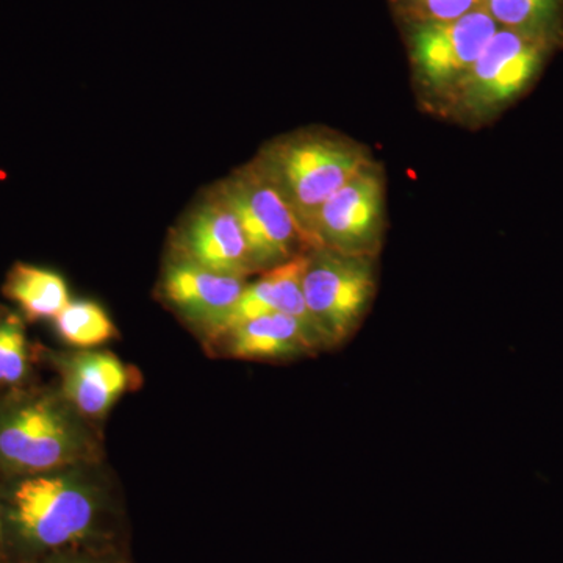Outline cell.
Returning <instances> with one entry per match:
<instances>
[{"instance_id":"1","label":"cell","mask_w":563,"mask_h":563,"mask_svg":"<svg viewBox=\"0 0 563 563\" xmlns=\"http://www.w3.org/2000/svg\"><path fill=\"white\" fill-rule=\"evenodd\" d=\"M372 162L368 151L346 136L307 131L274 140L252 163L312 240L321 207Z\"/></svg>"},{"instance_id":"2","label":"cell","mask_w":563,"mask_h":563,"mask_svg":"<svg viewBox=\"0 0 563 563\" xmlns=\"http://www.w3.org/2000/svg\"><path fill=\"white\" fill-rule=\"evenodd\" d=\"M374 262L328 247L307 252L303 298L324 346L344 342L361 325L376 292Z\"/></svg>"},{"instance_id":"3","label":"cell","mask_w":563,"mask_h":563,"mask_svg":"<svg viewBox=\"0 0 563 563\" xmlns=\"http://www.w3.org/2000/svg\"><path fill=\"white\" fill-rule=\"evenodd\" d=\"M558 41L499 27L468 76L448 101L470 121H481L512 102L536 79Z\"/></svg>"},{"instance_id":"4","label":"cell","mask_w":563,"mask_h":563,"mask_svg":"<svg viewBox=\"0 0 563 563\" xmlns=\"http://www.w3.org/2000/svg\"><path fill=\"white\" fill-rule=\"evenodd\" d=\"M218 188L239 218L257 273L313 250L298 218L254 163L232 174Z\"/></svg>"},{"instance_id":"5","label":"cell","mask_w":563,"mask_h":563,"mask_svg":"<svg viewBox=\"0 0 563 563\" xmlns=\"http://www.w3.org/2000/svg\"><path fill=\"white\" fill-rule=\"evenodd\" d=\"M404 29L415 79L426 91L450 99L499 25L487 10L477 9L455 21L426 22Z\"/></svg>"},{"instance_id":"6","label":"cell","mask_w":563,"mask_h":563,"mask_svg":"<svg viewBox=\"0 0 563 563\" xmlns=\"http://www.w3.org/2000/svg\"><path fill=\"white\" fill-rule=\"evenodd\" d=\"M11 518L29 542L60 548L85 539L96 518V499L74 477L35 476L13 493Z\"/></svg>"},{"instance_id":"7","label":"cell","mask_w":563,"mask_h":563,"mask_svg":"<svg viewBox=\"0 0 563 563\" xmlns=\"http://www.w3.org/2000/svg\"><path fill=\"white\" fill-rule=\"evenodd\" d=\"M87 451L85 432L46 399L24 404L0 420V459L22 472H51L79 461Z\"/></svg>"},{"instance_id":"8","label":"cell","mask_w":563,"mask_h":563,"mask_svg":"<svg viewBox=\"0 0 563 563\" xmlns=\"http://www.w3.org/2000/svg\"><path fill=\"white\" fill-rule=\"evenodd\" d=\"M384 232V173L373 161L318 211L312 225L313 247L376 258Z\"/></svg>"},{"instance_id":"9","label":"cell","mask_w":563,"mask_h":563,"mask_svg":"<svg viewBox=\"0 0 563 563\" xmlns=\"http://www.w3.org/2000/svg\"><path fill=\"white\" fill-rule=\"evenodd\" d=\"M176 255L229 276L257 273L239 218L218 187L188 211L176 233Z\"/></svg>"},{"instance_id":"10","label":"cell","mask_w":563,"mask_h":563,"mask_svg":"<svg viewBox=\"0 0 563 563\" xmlns=\"http://www.w3.org/2000/svg\"><path fill=\"white\" fill-rule=\"evenodd\" d=\"M246 284L244 277L210 272L176 255L163 272L162 292L192 324L221 336Z\"/></svg>"},{"instance_id":"11","label":"cell","mask_w":563,"mask_h":563,"mask_svg":"<svg viewBox=\"0 0 563 563\" xmlns=\"http://www.w3.org/2000/svg\"><path fill=\"white\" fill-rule=\"evenodd\" d=\"M222 336L228 339L233 357L244 361H287L324 347L312 328L284 313L242 322Z\"/></svg>"},{"instance_id":"12","label":"cell","mask_w":563,"mask_h":563,"mask_svg":"<svg viewBox=\"0 0 563 563\" xmlns=\"http://www.w3.org/2000/svg\"><path fill=\"white\" fill-rule=\"evenodd\" d=\"M307 252L272 269H266L261 273L257 280L246 284L233 309L231 320L225 325L224 333L242 322L272 313L290 314L306 322L318 333L303 298L302 277Z\"/></svg>"},{"instance_id":"13","label":"cell","mask_w":563,"mask_h":563,"mask_svg":"<svg viewBox=\"0 0 563 563\" xmlns=\"http://www.w3.org/2000/svg\"><path fill=\"white\" fill-rule=\"evenodd\" d=\"M129 374L124 363L102 351H84L66 362L63 393L81 415L102 417L124 395Z\"/></svg>"},{"instance_id":"14","label":"cell","mask_w":563,"mask_h":563,"mask_svg":"<svg viewBox=\"0 0 563 563\" xmlns=\"http://www.w3.org/2000/svg\"><path fill=\"white\" fill-rule=\"evenodd\" d=\"M5 295L20 303L31 320H54L70 301L68 285L60 274L24 263L11 269Z\"/></svg>"},{"instance_id":"15","label":"cell","mask_w":563,"mask_h":563,"mask_svg":"<svg viewBox=\"0 0 563 563\" xmlns=\"http://www.w3.org/2000/svg\"><path fill=\"white\" fill-rule=\"evenodd\" d=\"M499 27L558 41L562 36L563 0H484Z\"/></svg>"},{"instance_id":"16","label":"cell","mask_w":563,"mask_h":563,"mask_svg":"<svg viewBox=\"0 0 563 563\" xmlns=\"http://www.w3.org/2000/svg\"><path fill=\"white\" fill-rule=\"evenodd\" d=\"M55 329L66 343L80 350L101 346L117 335V328L95 301H69L68 306L54 318Z\"/></svg>"},{"instance_id":"17","label":"cell","mask_w":563,"mask_h":563,"mask_svg":"<svg viewBox=\"0 0 563 563\" xmlns=\"http://www.w3.org/2000/svg\"><path fill=\"white\" fill-rule=\"evenodd\" d=\"M402 25L455 21L477 9L484 0H388Z\"/></svg>"},{"instance_id":"18","label":"cell","mask_w":563,"mask_h":563,"mask_svg":"<svg viewBox=\"0 0 563 563\" xmlns=\"http://www.w3.org/2000/svg\"><path fill=\"white\" fill-rule=\"evenodd\" d=\"M27 369V346L16 317L0 322V383L16 384Z\"/></svg>"}]
</instances>
